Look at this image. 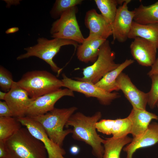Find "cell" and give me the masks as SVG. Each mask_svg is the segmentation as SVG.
<instances>
[{
	"mask_svg": "<svg viewBox=\"0 0 158 158\" xmlns=\"http://www.w3.org/2000/svg\"><path fill=\"white\" fill-rule=\"evenodd\" d=\"M101 112L97 111L91 116L78 112L74 113L68 121L66 126H72V137L75 140L83 141L92 148V154L97 158H102L104 139L97 132L96 123L101 118Z\"/></svg>",
	"mask_w": 158,
	"mask_h": 158,
	"instance_id": "obj_1",
	"label": "cell"
},
{
	"mask_svg": "<svg viewBox=\"0 0 158 158\" xmlns=\"http://www.w3.org/2000/svg\"><path fill=\"white\" fill-rule=\"evenodd\" d=\"M4 143L6 158H47L44 144L25 127H22Z\"/></svg>",
	"mask_w": 158,
	"mask_h": 158,
	"instance_id": "obj_2",
	"label": "cell"
},
{
	"mask_svg": "<svg viewBox=\"0 0 158 158\" xmlns=\"http://www.w3.org/2000/svg\"><path fill=\"white\" fill-rule=\"evenodd\" d=\"M77 109L75 107L62 109L54 108L44 114L31 117L41 125L52 141L62 147L66 137L72 132V129L64 130V127Z\"/></svg>",
	"mask_w": 158,
	"mask_h": 158,
	"instance_id": "obj_3",
	"label": "cell"
},
{
	"mask_svg": "<svg viewBox=\"0 0 158 158\" xmlns=\"http://www.w3.org/2000/svg\"><path fill=\"white\" fill-rule=\"evenodd\" d=\"M17 83L34 99L63 87L62 80L44 70L27 72Z\"/></svg>",
	"mask_w": 158,
	"mask_h": 158,
	"instance_id": "obj_4",
	"label": "cell"
},
{
	"mask_svg": "<svg viewBox=\"0 0 158 158\" xmlns=\"http://www.w3.org/2000/svg\"><path fill=\"white\" fill-rule=\"evenodd\" d=\"M67 45H72L75 48L78 46L76 42L69 40L54 38L49 40L44 37H39L37 40L36 44L25 48L26 53L19 55L17 59L20 60L31 56L38 57L49 64L52 70L59 75L62 69L57 65L53 61V59L62 47Z\"/></svg>",
	"mask_w": 158,
	"mask_h": 158,
	"instance_id": "obj_5",
	"label": "cell"
},
{
	"mask_svg": "<svg viewBox=\"0 0 158 158\" xmlns=\"http://www.w3.org/2000/svg\"><path fill=\"white\" fill-rule=\"evenodd\" d=\"M115 53L107 40L100 47L97 58L93 63L83 69V76L77 80L95 84L106 74L117 68L120 64L115 63Z\"/></svg>",
	"mask_w": 158,
	"mask_h": 158,
	"instance_id": "obj_6",
	"label": "cell"
},
{
	"mask_svg": "<svg viewBox=\"0 0 158 158\" xmlns=\"http://www.w3.org/2000/svg\"><path fill=\"white\" fill-rule=\"evenodd\" d=\"M76 6L63 13L52 24L50 32L53 38L69 40L81 44L85 39L80 30L76 17Z\"/></svg>",
	"mask_w": 158,
	"mask_h": 158,
	"instance_id": "obj_7",
	"label": "cell"
},
{
	"mask_svg": "<svg viewBox=\"0 0 158 158\" xmlns=\"http://www.w3.org/2000/svg\"><path fill=\"white\" fill-rule=\"evenodd\" d=\"M62 76L63 87L73 92L83 94L87 97L96 98L102 105H109L114 100L121 97L118 92H107L92 83L74 80L68 77L64 74H62Z\"/></svg>",
	"mask_w": 158,
	"mask_h": 158,
	"instance_id": "obj_8",
	"label": "cell"
},
{
	"mask_svg": "<svg viewBox=\"0 0 158 158\" xmlns=\"http://www.w3.org/2000/svg\"><path fill=\"white\" fill-rule=\"evenodd\" d=\"M17 118L33 136L43 143L47 150L48 158H65L63 157L66 154L65 150L50 139L39 122L27 116Z\"/></svg>",
	"mask_w": 158,
	"mask_h": 158,
	"instance_id": "obj_9",
	"label": "cell"
},
{
	"mask_svg": "<svg viewBox=\"0 0 158 158\" xmlns=\"http://www.w3.org/2000/svg\"><path fill=\"white\" fill-rule=\"evenodd\" d=\"M74 97L73 92L66 88L46 94L34 99L28 108L26 116L32 117L44 114L55 108L56 102L63 96Z\"/></svg>",
	"mask_w": 158,
	"mask_h": 158,
	"instance_id": "obj_10",
	"label": "cell"
},
{
	"mask_svg": "<svg viewBox=\"0 0 158 158\" xmlns=\"http://www.w3.org/2000/svg\"><path fill=\"white\" fill-rule=\"evenodd\" d=\"M131 1L126 0L117 8L115 19L111 25L114 40L123 42L128 39L134 16L133 11L129 10L128 7V4Z\"/></svg>",
	"mask_w": 158,
	"mask_h": 158,
	"instance_id": "obj_11",
	"label": "cell"
},
{
	"mask_svg": "<svg viewBox=\"0 0 158 158\" xmlns=\"http://www.w3.org/2000/svg\"><path fill=\"white\" fill-rule=\"evenodd\" d=\"M119 90H121L133 108L146 110L148 101V93L139 90L133 83L128 76L123 72L116 80Z\"/></svg>",
	"mask_w": 158,
	"mask_h": 158,
	"instance_id": "obj_12",
	"label": "cell"
},
{
	"mask_svg": "<svg viewBox=\"0 0 158 158\" xmlns=\"http://www.w3.org/2000/svg\"><path fill=\"white\" fill-rule=\"evenodd\" d=\"M34 99L27 92L14 81L10 90L7 92L5 101L9 107L13 117L18 118L26 116L27 111Z\"/></svg>",
	"mask_w": 158,
	"mask_h": 158,
	"instance_id": "obj_13",
	"label": "cell"
},
{
	"mask_svg": "<svg viewBox=\"0 0 158 158\" xmlns=\"http://www.w3.org/2000/svg\"><path fill=\"white\" fill-rule=\"evenodd\" d=\"M131 54L138 63L144 66H152L156 58L157 49L152 42L144 38L136 37L130 46Z\"/></svg>",
	"mask_w": 158,
	"mask_h": 158,
	"instance_id": "obj_14",
	"label": "cell"
},
{
	"mask_svg": "<svg viewBox=\"0 0 158 158\" xmlns=\"http://www.w3.org/2000/svg\"><path fill=\"white\" fill-rule=\"evenodd\" d=\"M158 142V123H150L147 130L140 136L133 138L132 141L123 148L126 153V158H133L138 150L154 145Z\"/></svg>",
	"mask_w": 158,
	"mask_h": 158,
	"instance_id": "obj_15",
	"label": "cell"
},
{
	"mask_svg": "<svg viewBox=\"0 0 158 158\" xmlns=\"http://www.w3.org/2000/svg\"><path fill=\"white\" fill-rule=\"evenodd\" d=\"M84 22L86 27L89 29V34L96 35L105 40L112 35L111 24L95 9L86 12Z\"/></svg>",
	"mask_w": 158,
	"mask_h": 158,
	"instance_id": "obj_16",
	"label": "cell"
},
{
	"mask_svg": "<svg viewBox=\"0 0 158 158\" xmlns=\"http://www.w3.org/2000/svg\"><path fill=\"white\" fill-rule=\"evenodd\" d=\"M107 40L96 35L89 34L77 48L78 59L85 63H94L97 58L100 47Z\"/></svg>",
	"mask_w": 158,
	"mask_h": 158,
	"instance_id": "obj_17",
	"label": "cell"
},
{
	"mask_svg": "<svg viewBox=\"0 0 158 158\" xmlns=\"http://www.w3.org/2000/svg\"><path fill=\"white\" fill-rule=\"evenodd\" d=\"M128 117L132 125L130 134L133 138L142 134L147 129L153 119L157 120L158 116L146 110L133 108Z\"/></svg>",
	"mask_w": 158,
	"mask_h": 158,
	"instance_id": "obj_18",
	"label": "cell"
},
{
	"mask_svg": "<svg viewBox=\"0 0 158 158\" xmlns=\"http://www.w3.org/2000/svg\"><path fill=\"white\" fill-rule=\"evenodd\" d=\"M138 37L150 41L158 49V23L143 25L133 21L128 38L133 39Z\"/></svg>",
	"mask_w": 158,
	"mask_h": 158,
	"instance_id": "obj_19",
	"label": "cell"
},
{
	"mask_svg": "<svg viewBox=\"0 0 158 158\" xmlns=\"http://www.w3.org/2000/svg\"><path fill=\"white\" fill-rule=\"evenodd\" d=\"M134 61L127 59L114 69L106 74L100 80L95 84L99 87L108 92L119 90L116 85L117 78L123 71L132 64Z\"/></svg>",
	"mask_w": 158,
	"mask_h": 158,
	"instance_id": "obj_20",
	"label": "cell"
},
{
	"mask_svg": "<svg viewBox=\"0 0 158 158\" xmlns=\"http://www.w3.org/2000/svg\"><path fill=\"white\" fill-rule=\"evenodd\" d=\"M133 21L141 25L158 23V1L151 5L142 4L133 10Z\"/></svg>",
	"mask_w": 158,
	"mask_h": 158,
	"instance_id": "obj_21",
	"label": "cell"
},
{
	"mask_svg": "<svg viewBox=\"0 0 158 158\" xmlns=\"http://www.w3.org/2000/svg\"><path fill=\"white\" fill-rule=\"evenodd\" d=\"M132 138L128 135L120 138H106L103 142L104 153L102 158H120L121 151L130 143Z\"/></svg>",
	"mask_w": 158,
	"mask_h": 158,
	"instance_id": "obj_22",
	"label": "cell"
},
{
	"mask_svg": "<svg viewBox=\"0 0 158 158\" xmlns=\"http://www.w3.org/2000/svg\"><path fill=\"white\" fill-rule=\"evenodd\" d=\"M17 118L0 117V141L5 142L21 128Z\"/></svg>",
	"mask_w": 158,
	"mask_h": 158,
	"instance_id": "obj_23",
	"label": "cell"
},
{
	"mask_svg": "<svg viewBox=\"0 0 158 158\" xmlns=\"http://www.w3.org/2000/svg\"><path fill=\"white\" fill-rule=\"evenodd\" d=\"M101 14L110 24L113 23L118 4V0H95Z\"/></svg>",
	"mask_w": 158,
	"mask_h": 158,
	"instance_id": "obj_24",
	"label": "cell"
},
{
	"mask_svg": "<svg viewBox=\"0 0 158 158\" xmlns=\"http://www.w3.org/2000/svg\"><path fill=\"white\" fill-rule=\"evenodd\" d=\"M83 0H56L50 12L52 18L60 17L65 11L81 4Z\"/></svg>",
	"mask_w": 158,
	"mask_h": 158,
	"instance_id": "obj_25",
	"label": "cell"
},
{
	"mask_svg": "<svg viewBox=\"0 0 158 158\" xmlns=\"http://www.w3.org/2000/svg\"><path fill=\"white\" fill-rule=\"evenodd\" d=\"M132 125L131 122L127 117L123 118L115 119L112 134L114 138H120L130 134Z\"/></svg>",
	"mask_w": 158,
	"mask_h": 158,
	"instance_id": "obj_26",
	"label": "cell"
},
{
	"mask_svg": "<svg viewBox=\"0 0 158 158\" xmlns=\"http://www.w3.org/2000/svg\"><path fill=\"white\" fill-rule=\"evenodd\" d=\"M152 80L151 89L148 93L147 104L151 109L156 107L158 101V74L152 75L150 77Z\"/></svg>",
	"mask_w": 158,
	"mask_h": 158,
	"instance_id": "obj_27",
	"label": "cell"
},
{
	"mask_svg": "<svg viewBox=\"0 0 158 158\" xmlns=\"http://www.w3.org/2000/svg\"><path fill=\"white\" fill-rule=\"evenodd\" d=\"M11 73L1 66L0 67V87L5 92H8L11 89L13 82Z\"/></svg>",
	"mask_w": 158,
	"mask_h": 158,
	"instance_id": "obj_28",
	"label": "cell"
},
{
	"mask_svg": "<svg viewBox=\"0 0 158 158\" xmlns=\"http://www.w3.org/2000/svg\"><path fill=\"white\" fill-rule=\"evenodd\" d=\"M115 119H103L98 121L96 123L97 130L107 135L112 134Z\"/></svg>",
	"mask_w": 158,
	"mask_h": 158,
	"instance_id": "obj_29",
	"label": "cell"
},
{
	"mask_svg": "<svg viewBox=\"0 0 158 158\" xmlns=\"http://www.w3.org/2000/svg\"><path fill=\"white\" fill-rule=\"evenodd\" d=\"M0 117H13L11 111L5 101H0Z\"/></svg>",
	"mask_w": 158,
	"mask_h": 158,
	"instance_id": "obj_30",
	"label": "cell"
},
{
	"mask_svg": "<svg viewBox=\"0 0 158 158\" xmlns=\"http://www.w3.org/2000/svg\"><path fill=\"white\" fill-rule=\"evenodd\" d=\"M155 74H158V58L151 66L150 70L147 73V75L149 76Z\"/></svg>",
	"mask_w": 158,
	"mask_h": 158,
	"instance_id": "obj_31",
	"label": "cell"
},
{
	"mask_svg": "<svg viewBox=\"0 0 158 158\" xmlns=\"http://www.w3.org/2000/svg\"><path fill=\"white\" fill-rule=\"evenodd\" d=\"M6 152L4 142L0 141V158H6Z\"/></svg>",
	"mask_w": 158,
	"mask_h": 158,
	"instance_id": "obj_32",
	"label": "cell"
},
{
	"mask_svg": "<svg viewBox=\"0 0 158 158\" xmlns=\"http://www.w3.org/2000/svg\"><path fill=\"white\" fill-rule=\"evenodd\" d=\"M79 147L75 145L71 146L70 150L71 153L73 155L77 154L79 153Z\"/></svg>",
	"mask_w": 158,
	"mask_h": 158,
	"instance_id": "obj_33",
	"label": "cell"
},
{
	"mask_svg": "<svg viewBox=\"0 0 158 158\" xmlns=\"http://www.w3.org/2000/svg\"><path fill=\"white\" fill-rule=\"evenodd\" d=\"M19 30L17 27H13L8 29L6 32V34H10L15 32Z\"/></svg>",
	"mask_w": 158,
	"mask_h": 158,
	"instance_id": "obj_34",
	"label": "cell"
},
{
	"mask_svg": "<svg viewBox=\"0 0 158 158\" xmlns=\"http://www.w3.org/2000/svg\"><path fill=\"white\" fill-rule=\"evenodd\" d=\"M7 92L0 91V99L5 100Z\"/></svg>",
	"mask_w": 158,
	"mask_h": 158,
	"instance_id": "obj_35",
	"label": "cell"
},
{
	"mask_svg": "<svg viewBox=\"0 0 158 158\" xmlns=\"http://www.w3.org/2000/svg\"><path fill=\"white\" fill-rule=\"evenodd\" d=\"M156 106L158 108V101L157 102L156 104Z\"/></svg>",
	"mask_w": 158,
	"mask_h": 158,
	"instance_id": "obj_36",
	"label": "cell"
},
{
	"mask_svg": "<svg viewBox=\"0 0 158 158\" xmlns=\"http://www.w3.org/2000/svg\"><path fill=\"white\" fill-rule=\"evenodd\" d=\"M157 120H158V118H157Z\"/></svg>",
	"mask_w": 158,
	"mask_h": 158,
	"instance_id": "obj_37",
	"label": "cell"
}]
</instances>
